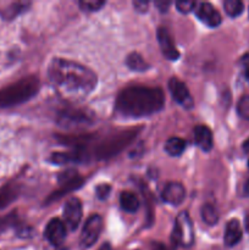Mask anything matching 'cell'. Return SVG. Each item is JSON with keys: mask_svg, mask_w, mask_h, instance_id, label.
Listing matches in <instances>:
<instances>
[{"mask_svg": "<svg viewBox=\"0 0 249 250\" xmlns=\"http://www.w3.org/2000/svg\"><path fill=\"white\" fill-rule=\"evenodd\" d=\"M49 82L65 99L81 100L94 90L97 75L89 67L71 60L55 58L48 66Z\"/></svg>", "mask_w": 249, "mask_h": 250, "instance_id": "obj_1", "label": "cell"}, {"mask_svg": "<svg viewBox=\"0 0 249 250\" xmlns=\"http://www.w3.org/2000/svg\"><path fill=\"white\" fill-rule=\"evenodd\" d=\"M165 95L160 88L129 87L117 95L116 111L124 117H145L163 110Z\"/></svg>", "mask_w": 249, "mask_h": 250, "instance_id": "obj_2", "label": "cell"}, {"mask_svg": "<svg viewBox=\"0 0 249 250\" xmlns=\"http://www.w3.org/2000/svg\"><path fill=\"white\" fill-rule=\"evenodd\" d=\"M41 82L37 77H24L0 89V109L26 103L38 93Z\"/></svg>", "mask_w": 249, "mask_h": 250, "instance_id": "obj_3", "label": "cell"}, {"mask_svg": "<svg viewBox=\"0 0 249 250\" xmlns=\"http://www.w3.org/2000/svg\"><path fill=\"white\" fill-rule=\"evenodd\" d=\"M56 122L63 128H82L94 122V115L87 109L63 107L56 114Z\"/></svg>", "mask_w": 249, "mask_h": 250, "instance_id": "obj_4", "label": "cell"}, {"mask_svg": "<svg viewBox=\"0 0 249 250\" xmlns=\"http://www.w3.org/2000/svg\"><path fill=\"white\" fill-rule=\"evenodd\" d=\"M137 132L134 129L132 131H124L119 134L110 137V138L103 141L99 146H97L95 155L98 159H107L116 155L117 153L122 150L126 146H128L133 141Z\"/></svg>", "mask_w": 249, "mask_h": 250, "instance_id": "obj_5", "label": "cell"}, {"mask_svg": "<svg viewBox=\"0 0 249 250\" xmlns=\"http://www.w3.org/2000/svg\"><path fill=\"white\" fill-rule=\"evenodd\" d=\"M171 242L176 247H190L194 242L193 222L187 211L180 212L178 216L176 217L175 226H173L172 234H171Z\"/></svg>", "mask_w": 249, "mask_h": 250, "instance_id": "obj_6", "label": "cell"}, {"mask_svg": "<svg viewBox=\"0 0 249 250\" xmlns=\"http://www.w3.org/2000/svg\"><path fill=\"white\" fill-rule=\"evenodd\" d=\"M103 227H104L103 217L98 214L90 215L87 221H85L84 226H83L82 233H81L80 237V246L83 249L90 248L92 246H94L98 239H99Z\"/></svg>", "mask_w": 249, "mask_h": 250, "instance_id": "obj_7", "label": "cell"}, {"mask_svg": "<svg viewBox=\"0 0 249 250\" xmlns=\"http://www.w3.org/2000/svg\"><path fill=\"white\" fill-rule=\"evenodd\" d=\"M59 182H60V189L58 192L53 193L50 195V198L48 199V203L54 202V200L59 199L62 195L67 194V193L73 192L75 189L80 188L83 183V178H81L77 175V172L73 170H67L66 172L60 173V177H59Z\"/></svg>", "mask_w": 249, "mask_h": 250, "instance_id": "obj_8", "label": "cell"}, {"mask_svg": "<svg viewBox=\"0 0 249 250\" xmlns=\"http://www.w3.org/2000/svg\"><path fill=\"white\" fill-rule=\"evenodd\" d=\"M81 219H82V203H81V200L76 197L66 200V204L63 207L65 226L71 231H75L80 225Z\"/></svg>", "mask_w": 249, "mask_h": 250, "instance_id": "obj_9", "label": "cell"}, {"mask_svg": "<svg viewBox=\"0 0 249 250\" xmlns=\"http://www.w3.org/2000/svg\"><path fill=\"white\" fill-rule=\"evenodd\" d=\"M168 90H170L171 95L177 104H180L181 106L187 110L192 109L194 102H193L192 95H190L189 90L185 83L181 82L176 77H172L168 81Z\"/></svg>", "mask_w": 249, "mask_h": 250, "instance_id": "obj_10", "label": "cell"}, {"mask_svg": "<svg viewBox=\"0 0 249 250\" xmlns=\"http://www.w3.org/2000/svg\"><path fill=\"white\" fill-rule=\"evenodd\" d=\"M44 237L55 248H59L66 238V226L60 219H51L44 229Z\"/></svg>", "mask_w": 249, "mask_h": 250, "instance_id": "obj_11", "label": "cell"}, {"mask_svg": "<svg viewBox=\"0 0 249 250\" xmlns=\"http://www.w3.org/2000/svg\"><path fill=\"white\" fill-rule=\"evenodd\" d=\"M194 12L195 16H197L203 23L207 24L208 27L215 28V27L221 24V15H220V12L217 11L211 4H209V2H200V4H197Z\"/></svg>", "mask_w": 249, "mask_h": 250, "instance_id": "obj_12", "label": "cell"}, {"mask_svg": "<svg viewBox=\"0 0 249 250\" xmlns=\"http://www.w3.org/2000/svg\"><path fill=\"white\" fill-rule=\"evenodd\" d=\"M156 38H158V43L161 49V53H163V55L167 60L175 61L180 58V53H178L177 48H176L175 43H173L172 37H171L170 32L165 27H159L158 32H156Z\"/></svg>", "mask_w": 249, "mask_h": 250, "instance_id": "obj_13", "label": "cell"}, {"mask_svg": "<svg viewBox=\"0 0 249 250\" xmlns=\"http://www.w3.org/2000/svg\"><path fill=\"white\" fill-rule=\"evenodd\" d=\"M161 198L167 204L173 205V207H178L182 204L183 200L186 198V189L183 187L182 183L180 182H168L164 187L163 192H161Z\"/></svg>", "mask_w": 249, "mask_h": 250, "instance_id": "obj_14", "label": "cell"}, {"mask_svg": "<svg viewBox=\"0 0 249 250\" xmlns=\"http://www.w3.org/2000/svg\"><path fill=\"white\" fill-rule=\"evenodd\" d=\"M242 236H243L242 234V227L238 220H229L226 225V229H225V244L227 247H234L241 242Z\"/></svg>", "mask_w": 249, "mask_h": 250, "instance_id": "obj_15", "label": "cell"}, {"mask_svg": "<svg viewBox=\"0 0 249 250\" xmlns=\"http://www.w3.org/2000/svg\"><path fill=\"white\" fill-rule=\"evenodd\" d=\"M194 134V142L203 151H210L212 149V133L209 127L197 126L193 131Z\"/></svg>", "mask_w": 249, "mask_h": 250, "instance_id": "obj_16", "label": "cell"}, {"mask_svg": "<svg viewBox=\"0 0 249 250\" xmlns=\"http://www.w3.org/2000/svg\"><path fill=\"white\" fill-rule=\"evenodd\" d=\"M84 158L83 149H75L68 153H54L51 155L50 161L53 164H58V165H63V164L70 163H80V161L84 160Z\"/></svg>", "mask_w": 249, "mask_h": 250, "instance_id": "obj_17", "label": "cell"}, {"mask_svg": "<svg viewBox=\"0 0 249 250\" xmlns=\"http://www.w3.org/2000/svg\"><path fill=\"white\" fill-rule=\"evenodd\" d=\"M120 205L127 212H136L139 209V199L133 192L124 190L120 195Z\"/></svg>", "mask_w": 249, "mask_h": 250, "instance_id": "obj_18", "label": "cell"}, {"mask_svg": "<svg viewBox=\"0 0 249 250\" xmlns=\"http://www.w3.org/2000/svg\"><path fill=\"white\" fill-rule=\"evenodd\" d=\"M186 143L185 139L180 138V137H171L165 142V151L170 156H180L183 151L186 150Z\"/></svg>", "mask_w": 249, "mask_h": 250, "instance_id": "obj_19", "label": "cell"}, {"mask_svg": "<svg viewBox=\"0 0 249 250\" xmlns=\"http://www.w3.org/2000/svg\"><path fill=\"white\" fill-rule=\"evenodd\" d=\"M17 189L12 186H5V187L0 188V210L6 208L10 203L14 202L17 198Z\"/></svg>", "mask_w": 249, "mask_h": 250, "instance_id": "obj_20", "label": "cell"}, {"mask_svg": "<svg viewBox=\"0 0 249 250\" xmlns=\"http://www.w3.org/2000/svg\"><path fill=\"white\" fill-rule=\"evenodd\" d=\"M200 214H202L203 221L207 225H209V226H214L219 221V212H217L216 208L211 204L203 205Z\"/></svg>", "mask_w": 249, "mask_h": 250, "instance_id": "obj_21", "label": "cell"}, {"mask_svg": "<svg viewBox=\"0 0 249 250\" xmlns=\"http://www.w3.org/2000/svg\"><path fill=\"white\" fill-rule=\"evenodd\" d=\"M126 65L128 66L131 70L134 71H145L149 68V65L145 62L142 55L138 53H132L127 56L126 59Z\"/></svg>", "mask_w": 249, "mask_h": 250, "instance_id": "obj_22", "label": "cell"}, {"mask_svg": "<svg viewBox=\"0 0 249 250\" xmlns=\"http://www.w3.org/2000/svg\"><path fill=\"white\" fill-rule=\"evenodd\" d=\"M224 9L229 17H238L244 11V4L241 0H226L224 2Z\"/></svg>", "mask_w": 249, "mask_h": 250, "instance_id": "obj_23", "label": "cell"}, {"mask_svg": "<svg viewBox=\"0 0 249 250\" xmlns=\"http://www.w3.org/2000/svg\"><path fill=\"white\" fill-rule=\"evenodd\" d=\"M28 6L27 2H15V4H11L9 7L4 9V11H1V16L4 19H14L15 16L22 12L23 10H26V7Z\"/></svg>", "mask_w": 249, "mask_h": 250, "instance_id": "obj_24", "label": "cell"}, {"mask_svg": "<svg viewBox=\"0 0 249 250\" xmlns=\"http://www.w3.org/2000/svg\"><path fill=\"white\" fill-rule=\"evenodd\" d=\"M78 5L83 11L93 12L98 11L100 7L104 6L105 1H103V0H82V1L78 2Z\"/></svg>", "mask_w": 249, "mask_h": 250, "instance_id": "obj_25", "label": "cell"}, {"mask_svg": "<svg viewBox=\"0 0 249 250\" xmlns=\"http://www.w3.org/2000/svg\"><path fill=\"white\" fill-rule=\"evenodd\" d=\"M237 112L242 119L249 121V95H244L239 99L238 105H237Z\"/></svg>", "mask_w": 249, "mask_h": 250, "instance_id": "obj_26", "label": "cell"}, {"mask_svg": "<svg viewBox=\"0 0 249 250\" xmlns=\"http://www.w3.org/2000/svg\"><path fill=\"white\" fill-rule=\"evenodd\" d=\"M176 9L181 12V14H189V12L194 11L197 7V2L195 1H188V0H180L176 1Z\"/></svg>", "mask_w": 249, "mask_h": 250, "instance_id": "obj_27", "label": "cell"}, {"mask_svg": "<svg viewBox=\"0 0 249 250\" xmlns=\"http://www.w3.org/2000/svg\"><path fill=\"white\" fill-rule=\"evenodd\" d=\"M110 192H111V187L109 185H99L95 188V194L100 200L107 199Z\"/></svg>", "mask_w": 249, "mask_h": 250, "instance_id": "obj_28", "label": "cell"}, {"mask_svg": "<svg viewBox=\"0 0 249 250\" xmlns=\"http://www.w3.org/2000/svg\"><path fill=\"white\" fill-rule=\"evenodd\" d=\"M241 63L244 71V76H246V78L249 82V54H246V55L242 56Z\"/></svg>", "mask_w": 249, "mask_h": 250, "instance_id": "obj_29", "label": "cell"}, {"mask_svg": "<svg viewBox=\"0 0 249 250\" xmlns=\"http://www.w3.org/2000/svg\"><path fill=\"white\" fill-rule=\"evenodd\" d=\"M148 5L149 2L144 1V0H136V1H133L134 9L139 12H145L148 10Z\"/></svg>", "mask_w": 249, "mask_h": 250, "instance_id": "obj_30", "label": "cell"}, {"mask_svg": "<svg viewBox=\"0 0 249 250\" xmlns=\"http://www.w3.org/2000/svg\"><path fill=\"white\" fill-rule=\"evenodd\" d=\"M170 4L171 2H168V1H166V2L156 1L155 2V5L159 7V9H160V11H166V10H167V7L170 6Z\"/></svg>", "mask_w": 249, "mask_h": 250, "instance_id": "obj_31", "label": "cell"}, {"mask_svg": "<svg viewBox=\"0 0 249 250\" xmlns=\"http://www.w3.org/2000/svg\"><path fill=\"white\" fill-rule=\"evenodd\" d=\"M151 248H153V250H168V248H166V247L161 243H153Z\"/></svg>", "mask_w": 249, "mask_h": 250, "instance_id": "obj_32", "label": "cell"}, {"mask_svg": "<svg viewBox=\"0 0 249 250\" xmlns=\"http://www.w3.org/2000/svg\"><path fill=\"white\" fill-rule=\"evenodd\" d=\"M242 148H243L244 153H249V138L247 139V141H244V143H243V146H242Z\"/></svg>", "mask_w": 249, "mask_h": 250, "instance_id": "obj_33", "label": "cell"}, {"mask_svg": "<svg viewBox=\"0 0 249 250\" xmlns=\"http://www.w3.org/2000/svg\"><path fill=\"white\" fill-rule=\"evenodd\" d=\"M98 250H112V248L109 243H104Z\"/></svg>", "mask_w": 249, "mask_h": 250, "instance_id": "obj_34", "label": "cell"}, {"mask_svg": "<svg viewBox=\"0 0 249 250\" xmlns=\"http://www.w3.org/2000/svg\"><path fill=\"white\" fill-rule=\"evenodd\" d=\"M244 194L249 195V180L247 181V183L244 185Z\"/></svg>", "mask_w": 249, "mask_h": 250, "instance_id": "obj_35", "label": "cell"}, {"mask_svg": "<svg viewBox=\"0 0 249 250\" xmlns=\"http://www.w3.org/2000/svg\"><path fill=\"white\" fill-rule=\"evenodd\" d=\"M246 229H247V231L249 232V215L246 217Z\"/></svg>", "mask_w": 249, "mask_h": 250, "instance_id": "obj_36", "label": "cell"}, {"mask_svg": "<svg viewBox=\"0 0 249 250\" xmlns=\"http://www.w3.org/2000/svg\"><path fill=\"white\" fill-rule=\"evenodd\" d=\"M248 166H249V161H248Z\"/></svg>", "mask_w": 249, "mask_h": 250, "instance_id": "obj_37", "label": "cell"}]
</instances>
